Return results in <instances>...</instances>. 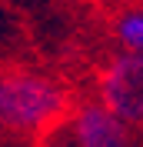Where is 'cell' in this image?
Instances as JSON below:
<instances>
[{"instance_id":"6da1fadb","label":"cell","mask_w":143,"mask_h":147,"mask_svg":"<svg viewBox=\"0 0 143 147\" xmlns=\"http://www.w3.org/2000/svg\"><path fill=\"white\" fill-rule=\"evenodd\" d=\"M70 94L60 80L27 67L0 70V134L37 137L50 134L70 114Z\"/></svg>"},{"instance_id":"7a4b0ae2","label":"cell","mask_w":143,"mask_h":147,"mask_svg":"<svg viewBox=\"0 0 143 147\" xmlns=\"http://www.w3.org/2000/svg\"><path fill=\"white\" fill-rule=\"evenodd\" d=\"M97 100L126 124H143V54L120 50L100 67Z\"/></svg>"},{"instance_id":"3957f363","label":"cell","mask_w":143,"mask_h":147,"mask_svg":"<svg viewBox=\"0 0 143 147\" xmlns=\"http://www.w3.org/2000/svg\"><path fill=\"white\" fill-rule=\"evenodd\" d=\"M63 147H136V130L123 117H116L100 100H83L67 114L60 127Z\"/></svg>"},{"instance_id":"277c9868","label":"cell","mask_w":143,"mask_h":147,"mask_svg":"<svg viewBox=\"0 0 143 147\" xmlns=\"http://www.w3.org/2000/svg\"><path fill=\"white\" fill-rule=\"evenodd\" d=\"M113 34L123 50L143 54V7H126L113 24Z\"/></svg>"},{"instance_id":"5b68a950","label":"cell","mask_w":143,"mask_h":147,"mask_svg":"<svg viewBox=\"0 0 143 147\" xmlns=\"http://www.w3.org/2000/svg\"><path fill=\"white\" fill-rule=\"evenodd\" d=\"M133 7H143V0H133Z\"/></svg>"}]
</instances>
